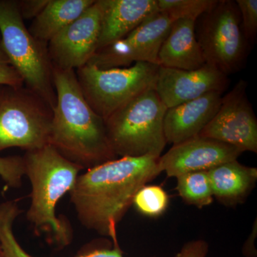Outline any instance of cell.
I'll return each mask as SVG.
<instances>
[{
	"label": "cell",
	"instance_id": "cell-1",
	"mask_svg": "<svg viewBox=\"0 0 257 257\" xmlns=\"http://www.w3.org/2000/svg\"><path fill=\"white\" fill-rule=\"evenodd\" d=\"M159 159L151 155L117 157L80 174L69 193L79 223L119 246L118 224L138 191L162 173Z\"/></svg>",
	"mask_w": 257,
	"mask_h": 257
},
{
	"label": "cell",
	"instance_id": "cell-2",
	"mask_svg": "<svg viewBox=\"0 0 257 257\" xmlns=\"http://www.w3.org/2000/svg\"><path fill=\"white\" fill-rule=\"evenodd\" d=\"M52 78L57 101L48 145L83 170L117 158L108 140L104 120L84 99L75 70L52 65Z\"/></svg>",
	"mask_w": 257,
	"mask_h": 257
},
{
	"label": "cell",
	"instance_id": "cell-3",
	"mask_svg": "<svg viewBox=\"0 0 257 257\" xmlns=\"http://www.w3.org/2000/svg\"><path fill=\"white\" fill-rule=\"evenodd\" d=\"M25 175L31 184L27 219L35 231L50 234L58 247L72 242L73 234L68 223L57 216V204L77 182L82 167L64 158L53 147L25 152Z\"/></svg>",
	"mask_w": 257,
	"mask_h": 257
},
{
	"label": "cell",
	"instance_id": "cell-4",
	"mask_svg": "<svg viewBox=\"0 0 257 257\" xmlns=\"http://www.w3.org/2000/svg\"><path fill=\"white\" fill-rule=\"evenodd\" d=\"M167 106L155 88L135 96L104 120L106 135L117 157L151 155L160 158L167 140Z\"/></svg>",
	"mask_w": 257,
	"mask_h": 257
},
{
	"label": "cell",
	"instance_id": "cell-5",
	"mask_svg": "<svg viewBox=\"0 0 257 257\" xmlns=\"http://www.w3.org/2000/svg\"><path fill=\"white\" fill-rule=\"evenodd\" d=\"M24 21L18 1L0 0L2 47L23 78L25 87L53 109L57 96L47 43L35 38Z\"/></svg>",
	"mask_w": 257,
	"mask_h": 257
},
{
	"label": "cell",
	"instance_id": "cell-6",
	"mask_svg": "<svg viewBox=\"0 0 257 257\" xmlns=\"http://www.w3.org/2000/svg\"><path fill=\"white\" fill-rule=\"evenodd\" d=\"M53 109L29 88L0 86V152L48 145Z\"/></svg>",
	"mask_w": 257,
	"mask_h": 257
},
{
	"label": "cell",
	"instance_id": "cell-7",
	"mask_svg": "<svg viewBox=\"0 0 257 257\" xmlns=\"http://www.w3.org/2000/svg\"><path fill=\"white\" fill-rule=\"evenodd\" d=\"M158 69V65L146 62L106 69L87 64L75 74L88 104L105 120L125 103L155 88Z\"/></svg>",
	"mask_w": 257,
	"mask_h": 257
},
{
	"label": "cell",
	"instance_id": "cell-8",
	"mask_svg": "<svg viewBox=\"0 0 257 257\" xmlns=\"http://www.w3.org/2000/svg\"><path fill=\"white\" fill-rule=\"evenodd\" d=\"M195 35L206 63L226 76L242 69L248 43L243 35L236 2L218 0L210 11L196 20Z\"/></svg>",
	"mask_w": 257,
	"mask_h": 257
},
{
	"label": "cell",
	"instance_id": "cell-9",
	"mask_svg": "<svg viewBox=\"0 0 257 257\" xmlns=\"http://www.w3.org/2000/svg\"><path fill=\"white\" fill-rule=\"evenodd\" d=\"M172 23L158 11L124 38L96 51L87 64L101 69L127 67L138 62L159 66V52Z\"/></svg>",
	"mask_w": 257,
	"mask_h": 257
},
{
	"label": "cell",
	"instance_id": "cell-10",
	"mask_svg": "<svg viewBox=\"0 0 257 257\" xmlns=\"http://www.w3.org/2000/svg\"><path fill=\"white\" fill-rule=\"evenodd\" d=\"M246 87L247 83L241 79L223 95L217 112L199 136L256 153L257 119Z\"/></svg>",
	"mask_w": 257,
	"mask_h": 257
},
{
	"label": "cell",
	"instance_id": "cell-11",
	"mask_svg": "<svg viewBox=\"0 0 257 257\" xmlns=\"http://www.w3.org/2000/svg\"><path fill=\"white\" fill-rule=\"evenodd\" d=\"M100 1L94 4L47 43L52 65L76 69L86 65L97 50L100 34Z\"/></svg>",
	"mask_w": 257,
	"mask_h": 257
},
{
	"label": "cell",
	"instance_id": "cell-12",
	"mask_svg": "<svg viewBox=\"0 0 257 257\" xmlns=\"http://www.w3.org/2000/svg\"><path fill=\"white\" fill-rule=\"evenodd\" d=\"M228 76L206 63L194 70L159 66L155 89L167 109L194 100L207 93H224L229 87Z\"/></svg>",
	"mask_w": 257,
	"mask_h": 257
},
{
	"label": "cell",
	"instance_id": "cell-13",
	"mask_svg": "<svg viewBox=\"0 0 257 257\" xmlns=\"http://www.w3.org/2000/svg\"><path fill=\"white\" fill-rule=\"evenodd\" d=\"M243 151L213 139L197 136L174 146L159 159L161 172L176 177L190 172L209 171L226 162L237 160Z\"/></svg>",
	"mask_w": 257,
	"mask_h": 257
},
{
	"label": "cell",
	"instance_id": "cell-14",
	"mask_svg": "<svg viewBox=\"0 0 257 257\" xmlns=\"http://www.w3.org/2000/svg\"><path fill=\"white\" fill-rule=\"evenodd\" d=\"M224 93H207L194 100L167 109L164 131L167 143H182L199 136L220 106Z\"/></svg>",
	"mask_w": 257,
	"mask_h": 257
},
{
	"label": "cell",
	"instance_id": "cell-15",
	"mask_svg": "<svg viewBox=\"0 0 257 257\" xmlns=\"http://www.w3.org/2000/svg\"><path fill=\"white\" fill-rule=\"evenodd\" d=\"M99 1L101 18L97 50L124 38L147 18L158 12L157 0Z\"/></svg>",
	"mask_w": 257,
	"mask_h": 257
},
{
	"label": "cell",
	"instance_id": "cell-16",
	"mask_svg": "<svg viewBox=\"0 0 257 257\" xmlns=\"http://www.w3.org/2000/svg\"><path fill=\"white\" fill-rule=\"evenodd\" d=\"M195 22H173L159 52V66L168 68L194 70L206 64L195 35Z\"/></svg>",
	"mask_w": 257,
	"mask_h": 257
},
{
	"label": "cell",
	"instance_id": "cell-17",
	"mask_svg": "<svg viewBox=\"0 0 257 257\" xmlns=\"http://www.w3.org/2000/svg\"><path fill=\"white\" fill-rule=\"evenodd\" d=\"M214 197L226 203L237 202L254 187L257 170L237 160L226 162L207 171Z\"/></svg>",
	"mask_w": 257,
	"mask_h": 257
},
{
	"label": "cell",
	"instance_id": "cell-18",
	"mask_svg": "<svg viewBox=\"0 0 257 257\" xmlns=\"http://www.w3.org/2000/svg\"><path fill=\"white\" fill-rule=\"evenodd\" d=\"M95 0H49L48 4L34 19L30 33L40 41L49 42L75 21Z\"/></svg>",
	"mask_w": 257,
	"mask_h": 257
},
{
	"label": "cell",
	"instance_id": "cell-19",
	"mask_svg": "<svg viewBox=\"0 0 257 257\" xmlns=\"http://www.w3.org/2000/svg\"><path fill=\"white\" fill-rule=\"evenodd\" d=\"M177 179V191L186 202L199 208L212 202L214 194L207 171L184 174Z\"/></svg>",
	"mask_w": 257,
	"mask_h": 257
},
{
	"label": "cell",
	"instance_id": "cell-20",
	"mask_svg": "<svg viewBox=\"0 0 257 257\" xmlns=\"http://www.w3.org/2000/svg\"><path fill=\"white\" fill-rule=\"evenodd\" d=\"M22 212L17 201L0 203V245L5 257H34L21 246L15 236V222Z\"/></svg>",
	"mask_w": 257,
	"mask_h": 257
},
{
	"label": "cell",
	"instance_id": "cell-21",
	"mask_svg": "<svg viewBox=\"0 0 257 257\" xmlns=\"http://www.w3.org/2000/svg\"><path fill=\"white\" fill-rule=\"evenodd\" d=\"M160 13L175 22L178 20L196 21L216 5V0H157Z\"/></svg>",
	"mask_w": 257,
	"mask_h": 257
},
{
	"label": "cell",
	"instance_id": "cell-22",
	"mask_svg": "<svg viewBox=\"0 0 257 257\" xmlns=\"http://www.w3.org/2000/svg\"><path fill=\"white\" fill-rule=\"evenodd\" d=\"M170 202L167 193L157 185L144 186L134 198L133 204L141 214L158 216L165 212Z\"/></svg>",
	"mask_w": 257,
	"mask_h": 257
},
{
	"label": "cell",
	"instance_id": "cell-23",
	"mask_svg": "<svg viewBox=\"0 0 257 257\" xmlns=\"http://www.w3.org/2000/svg\"><path fill=\"white\" fill-rule=\"evenodd\" d=\"M25 175L23 156L0 157V177L8 187L20 188Z\"/></svg>",
	"mask_w": 257,
	"mask_h": 257
},
{
	"label": "cell",
	"instance_id": "cell-24",
	"mask_svg": "<svg viewBox=\"0 0 257 257\" xmlns=\"http://www.w3.org/2000/svg\"><path fill=\"white\" fill-rule=\"evenodd\" d=\"M241 17V28L246 41L253 44L257 34L256 0H236Z\"/></svg>",
	"mask_w": 257,
	"mask_h": 257
},
{
	"label": "cell",
	"instance_id": "cell-25",
	"mask_svg": "<svg viewBox=\"0 0 257 257\" xmlns=\"http://www.w3.org/2000/svg\"><path fill=\"white\" fill-rule=\"evenodd\" d=\"M0 86L15 87L25 86L23 78L10 62L2 46L0 47Z\"/></svg>",
	"mask_w": 257,
	"mask_h": 257
},
{
	"label": "cell",
	"instance_id": "cell-26",
	"mask_svg": "<svg viewBox=\"0 0 257 257\" xmlns=\"http://www.w3.org/2000/svg\"><path fill=\"white\" fill-rule=\"evenodd\" d=\"M49 0H22L18 1L19 10L23 20L35 19L48 4Z\"/></svg>",
	"mask_w": 257,
	"mask_h": 257
},
{
	"label": "cell",
	"instance_id": "cell-27",
	"mask_svg": "<svg viewBox=\"0 0 257 257\" xmlns=\"http://www.w3.org/2000/svg\"><path fill=\"white\" fill-rule=\"evenodd\" d=\"M209 252V244L202 239L194 240L184 245L174 257H206Z\"/></svg>",
	"mask_w": 257,
	"mask_h": 257
},
{
	"label": "cell",
	"instance_id": "cell-28",
	"mask_svg": "<svg viewBox=\"0 0 257 257\" xmlns=\"http://www.w3.org/2000/svg\"><path fill=\"white\" fill-rule=\"evenodd\" d=\"M77 257H124L119 246H114L112 248H96L82 253Z\"/></svg>",
	"mask_w": 257,
	"mask_h": 257
},
{
	"label": "cell",
	"instance_id": "cell-29",
	"mask_svg": "<svg viewBox=\"0 0 257 257\" xmlns=\"http://www.w3.org/2000/svg\"><path fill=\"white\" fill-rule=\"evenodd\" d=\"M0 257H5L3 249H2L1 245H0Z\"/></svg>",
	"mask_w": 257,
	"mask_h": 257
},
{
	"label": "cell",
	"instance_id": "cell-30",
	"mask_svg": "<svg viewBox=\"0 0 257 257\" xmlns=\"http://www.w3.org/2000/svg\"><path fill=\"white\" fill-rule=\"evenodd\" d=\"M2 46V40H1V37H0V47Z\"/></svg>",
	"mask_w": 257,
	"mask_h": 257
}]
</instances>
